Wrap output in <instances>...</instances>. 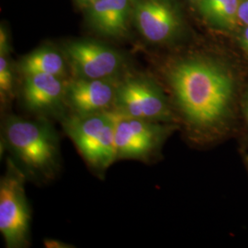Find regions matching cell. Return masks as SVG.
Listing matches in <instances>:
<instances>
[{"label": "cell", "instance_id": "obj_18", "mask_svg": "<svg viewBox=\"0 0 248 248\" xmlns=\"http://www.w3.org/2000/svg\"><path fill=\"white\" fill-rule=\"evenodd\" d=\"M44 245L45 248H75L74 246H72L70 244L64 243L59 240L51 239V238H47L44 241Z\"/></svg>", "mask_w": 248, "mask_h": 248}, {"label": "cell", "instance_id": "obj_19", "mask_svg": "<svg viewBox=\"0 0 248 248\" xmlns=\"http://www.w3.org/2000/svg\"><path fill=\"white\" fill-rule=\"evenodd\" d=\"M240 43L244 50L248 54V25H246L244 30L242 31V33L240 35Z\"/></svg>", "mask_w": 248, "mask_h": 248}, {"label": "cell", "instance_id": "obj_4", "mask_svg": "<svg viewBox=\"0 0 248 248\" xmlns=\"http://www.w3.org/2000/svg\"><path fill=\"white\" fill-rule=\"evenodd\" d=\"M26 174L16 162L8 158L5 175L0 180V232L6 247L30 245L31 210L25 190Z\"/></svg>", "mask_w": 248, "mask_h": 248}, {"label": "cell", "instance_id": "obj_20", "mask_svg": "<svg viewBox=\"0 0 248 248\" xmlns=\"http://www.w3.org/2000/svg\"><path fill=\"white\" fill-rule=\"evenodd\" d=\"M78 3H80L81 5H83V6L87 7V8H89L90 5L94 4V3L97 2L98 0H78Z\"/></svg>", "mask_w": 248, "mask_h": 248}, {"label": "cell", "instance_id": "obj_21", "mask_svg": "<svg viewBox=\"0 0 248 248\" xmlns=\"http://www.w3.org/2000/svg\"><path fill=\"white\" fill-rule=\"evenodd\" d=\"M244 108H245V115L247 118V121H248V93L247 95V97L245 98V103H244Z\"/></svg>", "mask_w": 248, "mask_h": 248}, {"label": "cell", "instance_id": "obj_5", "mask_svg": "<svg viewBox=\"0 0 248 248\" xmlns=\"http://www.w3.org/2000/svg\"><path fill=\"white\" fill-rule=\"evenodd\" d=\"M114 111L120 115L169 124L175 115L172 104L159 87L142 77L119 81Z\"/></svg>", "mask_w": 248, "mask_h": 248}, {"label": "cell", "instance_id": "obj_7", "mask_svg": "<svg viewBox=\"0 0 248 248\" xmlns=\"http://www.w3.org/2000/svg\"><path fill=\"white\" fill-rule=\"evenodd\" d=\"M65 55L75 78L85 79L115 78L124 66L121 53L107 45L77 41L65 46Z\"/></svg>", "mask_w": 248, "mask_h": 248}, {"label": "cell", "instance_id": "obj_13", "mask_svg": "<svg viewBox=\"0 0 248 248\" xmlns=\"http://www.w3.org/2000/svg\"><path fill=\"white\" fill-rule=\"evenodd\" d=\"M241 0H222V3L208 17L218 26L232 29L236 25Z\"/></svg>", "mask_w": 248, "mask_h": 248}, {"label": "cell", "instance_id": "obj_6", "mask_svg": "<svg viewBox=\"0 0 248 248\" xmlns=\"http://www.w3.org/2000/svg\"><path fill=\"white\" fill-rule=\"evenodd\" d=\"M167 124L118 114L116 160H150L158 153L166 140L169 127Z\"/></svg>", "mask_w": 248, "mask_h": 248}, {"label": "cell", "instance_id": "obj_16", "mask_svg": "<svg viewBox=\"0 0 248 248\" xmlns=\"http://www.w3.org/2000/svg\"><path fill=\"white\" fill-rule=\"evenodd\" d=\"M9 51V39L3 27L0 29V54L8 55Z\"/></svg>", "mask_w": 248, "mask_h": 248}, {"label": "cell", "instance_id": "obj_11", "mask_svg": "<svg viewBox=\"0 0 248 248\" xmlns=\"http://www.w3.org/2000/svg\"><path fill=\"white\" fill-rule=\"evenodd\" d=\"M88 9L90 21L99 32L113 37L127 32L131 0H98Z\"/></svg>", "mask_w": 248, "mask_h": 248}, {"label": "cell", "instance_id": "obj_3", "mask_svg": "<svg viewBox=\"0 0 248 248\" xmlns=\"http://www.w3.org/2000/svg\"><path fill=\"white\" fill-rule=\"evenodd\" d=\"M114 110L89 115L67 116L62 126L89 167L104 173L116 161Z\"/></svg>", "mask_w": 248, "mask_h": 248}, {"label": "cell", "instance_id": "obj_17", "mask_svg": "<svg viewBox=\"0 0 248 248\" xmlns=\"http://www.w3.org/2000/svg\"><path fill=\"white\" fill-rule=\"evenodd\" d=\"M238 19L248 25V0H241L238 9Z\"/></svg>", "mask_w": 248, "mask_h": 248}, {"label": "cell", "instance_id": "obj_12", "mask_svg": "<svg viewBox=\"0 0 248 248\" xmlns=\"http://www.w3.org/2000/svg\"><path fill=\"white\" fill-rule=\"evenodd\" d=\"M19 68L24 76L45 74L62 78L66 73V63L61 53L45 47L26 55L21 60Z\"/></svg>", "mask_w": 248, "mask_h": 248}, {"label": "cell", "instance_id": "obj_1", "mask_svg": "<svg viewBox=\"0 0 248 248\" xmlns=\"http://www.w3.org/2000/svg\"><path fill=\"white\" fill-rule=\"evenodd\" d=\"M167 78L178 115L196 136L216 132L230 114L234 93L232 77L213 60L191 57L179 60Z\"/></svg>", "mask_w": 248, "mask_h": 248}, {"label": "cell", "instance_id": "obj_2", "mask_svg": "<svg viewBox=\"0 0 248 248\" xmlns=\"http://www.w3.org/2000/svg\"><path fill=\"white\" fill-rule=\"evenodd\" d=\"M2 129V143L26 175L40 181L55 177L60 168L59 144L49 124L10 115Z\"/></svg>", "mask_w": 248, "mask_h": 248}, {"label": "cell", "instance_id": "obj_9", "mask_svg": "<svg viewBox=\"0 0 248 248\" xmlns=\"http://www.w3.org/2000/svg\"><path fill=\"white\" fill-rule=\"evenodd\" d=\"M66 83L62 78L52 75L25 76L22 89L23 105L28 110L39 115L60 112L66 108Z\"/></svg>", "mask_w": 248, "mask_h": 248}, {"label": "cell", "instance_id": "obj_15", "mask_svg": "<svg viewBox=\"0 0 248 248\" xmlns=\"http://www.w3.org/2000/svg\"><path fill=\"white\" fill-rule=\"evenodd\" d=\"M222 2V0H199V8L202 14L208 18Z\"/></svg>", "mask_w": 248, "mask_h": 248}, {"label": "cell", "instance_id": "obj_8", "mask_svg": "<svg viewBox=\"0 0 248 248\" xmlns=\"http://www.w3.org/2000/svg\"><path fill=\"white\" fill-rule=\"evenodd\" d=\"M119 81L115 78H74L66 83L65 102L71 115L84 116L114 110Z\"/></svg>", "mask_w": 248, "mask_h": 248}, {"label": "cell", "instance_id": "obj_14", "mask_svg": "<svg viewBox=\"0 0 248 248\" xmlns=\"http://www.w3.org/2000/svg\"><path fill=\"white\" fill-rule=\"evenodd\" d=\"M14 98V75L6 54H0V100L2 108Z\"/></svg>", "mask_w": 248, "mask_h": 248}, {"label": "cell", "instance_id": "obj_10", "mask_svg": "<svg viewBox=\"0 0 248 248\" xmlns=\"http://www.w3.org/2000/svg\"><path fill=\"white\" fill-rule=\"evenodd\" d=\"M134 17L141 34L154 44L169 41L178 28L174 9L168 3L160 0L140 2L135 9Z\"/></svg>", "mask_w": 248, "mask_h": 248}, {"label": "cell", "instance_id": "obj_22", "mask_svg": "<svg viewBox=\"0 0 248 248\" xmlns=\"http://www.w3.org/2000/svg\"><path fill=\"white\" fill-rule=\"evenodd\" d=\"M247 161H248V156H247Z\"/></svg>", "mask_w": 248, "mask_h": 248}]
</instances>
